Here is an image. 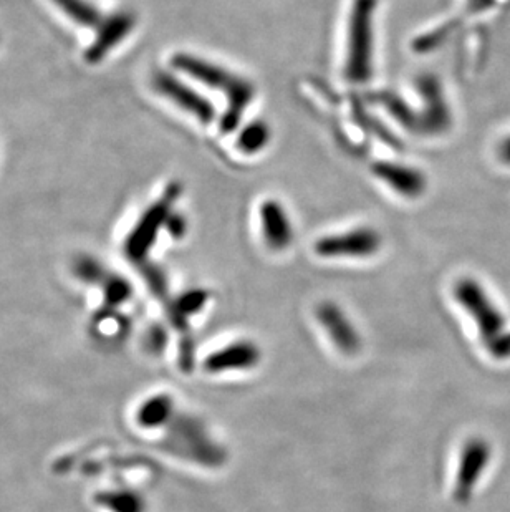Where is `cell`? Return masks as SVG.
<instances>
[{
	"mask_svg": "<svg viewBox=\"0 0 510 512\" xmlns=\"http://www.w3.org/2000/svg\"><path fill=\"white\" fill-rule=\"evenodd\" d=\"M133 295V287L130 282L120 276L106 277L105 279V302L110 307L125 304Z\"/></svg>",
	"mask_w": 510,
	"mask_h": 512,
	"instance_id": "18",
	"label": "cell"
},
{
	"mask_svg": "<svg viewBox=\"0 0 510 512\" xmlns=\"http://www.w3.org/2000/svg\"><path fill=\"white\" fill-rule=\"evenodd\" d=\"M262 358L259 345L252 340H236L226 347L219 348L216 352L209 353L204 360V368L207 373L219 375V373L242 372L257 367Z\"/></svg>",
	"mask_w": 510,
	"mask_h": 512,
	"instance_id": "13",
	"label": "cell"
},
{
	"mask_svg": "<svg viewBox=\"0 0 510 512\" xmlns=\"http://www.w3.org/2000/svg\"><path fill=\"white\" fill-rule=\"evenodd\" d=\"M497 0H466V7L471 14H486L496 7Z\"/></svg>",
	"mask_w": 510,
	"mask_h": 512,
	"instance_id": "22",
	"label": "cell"
},
{
	"mask_svg": "<svg viewBox=\"0 0 510 512\" xmlns=\"http://www.w3.org/2000/svg\"><path fill=\"white\" fill-rule=\"evenodd\" d=\"M151 82L161 97L166 98L184 113L193 116L201 125H211L216 121L217 110L214 103L196 88L191 87L188 82H184L176 73L158 70L154 72Z\"/></svg>",
	"mask_w": 510,
	"mask_h": 512,
	"instance_id": "7",
	"label": "cell"
},
{
	"mask_svg": "<svg viewBox=\"0 0 510 512\" xmlns=\"http://www.w3.org/2000/svg\"><path fill=\"white\" fill-rule=\"evenodd\" d=\"M272 141V130L264 120L249 121L239 128L236 136V148L242 155H260Z\"/></svg>",
	"mask_w": 510,
	"mask_h": 512,
	"instance_id": "15",
	"label": "cell"
},
{
	"mask_svg": "<svg viewBox=\"0 0 510 512\" xmlns=\"http://www.w3.org/2000/svg\"><path fill=\"white\" fill-rule=\"evenodd\" d=\"M371 174L405 199H419L428 191V176L416 166L398 161H376L371 165Z\"/></svg>",
	"mask_w": 510,
	"mask_h": 512,
	"instance_id": "9",
	"label": "cell"
},
{
	"mask_svg": "<svg viewBox=\"0 0 510 512\" xmlns=\"http://www.w3.org/2000/svg\"><path fill=\"white\" fill-rule=\"evenodd\" d=\"M136 27V15L131 10H116L98 25L97 37L85 52L88 63L102 62Z\"/></svg>",
	"mask_w": 510,
	"mask_h": 512,
	"instance_id": "12",
	"label": "cell"
},
{
	"mask_svg": "<svg viewBox=\"0 0 510 512\" xmlns=\"http://www.w3.org/2000/svg\"><path fill=\"white\" fill-rule=\"evenodd\" d=\"M183 194V184L169 183L150 208L146 209L125 242V254L130 261L143 264L150 254L151 247L158 241L159 232L166 228V221L173 213L174 204Z\"/></svg>",
	"mask_w": 510,
	"mask_h": 512,
	"instance_id": "5",
	"label": "cell"
},
{
	"mask_svg": "<svg viewBox=\"0 0 510 512\" xmlns=\"http://www.w3.org/2000/svg\"><path fill=\"white\" fill-rule=\"evenodd\" d=\"M141 272L154 295H158L159 299H166L168 297V282H166L164 272L158 266H154L153 262L146 261L141 264Z\"/></svg>",
	"mask_w": 510,
	"mask_h": 512,
	"instance_id": "20",
	"label": "cell"
},
{
	"mask_svg": "<svg viewBox=\"0 0 510 512\" xmlns=\"http://www.w3.org/2000/svg\"><path fill=\"white\" fill-rule=\"evenodd\" d=\"M491 461V446L486 440L472 438L462 448L459 458L458 474L454 483V499L458 503H466L471 499L476 484L486 471Z\"/></svg>",
	"mask_w": 510,
	"mask_h": 512,
	"instance_id": "8",
	"label": "cell"
},
{
	"mask_svg": "<svg viewBox=\"0 0 510 512\" xmlns=\"http://www.w3.org/2000/svg\"><path fill=\"white\" fill-rule=\"evenodd\" d=\"M176 72L204 87L216 90L226 100V110L219 118V130L224 135L239 130L241 121L257 95L254 82L221 63L212 62L199 55L178 52L171 57Z\"/></svg>",
	"mask_w": 510,
	"mask_h": 512,
	"instance_id": "2",
	"label": "cell"
},
{
	"mask_svg": "<svg viewBox=\"0 0 510 512\" xmlns=\"http://www.w3.org/2000/svg\"><path fill=\"white\" fill-rule=\"evenodd\" d=\"M75 276L87 284H98L106 279L105 269L100 262L90 256H80L73 266Z\"/></svg>",
	"mask_w": 510,
	"mask_h": 512,
	"instance_id": "19",
	"label": "cell"
},
{
	"mask_svg": "<svg viewBox=\"0 0 510 512\" xmlns=\"http://www.w3.org/2000/svg\"><path fill=\"white\" fill-rule=\"evenodd\" d=\"M166 232H168L169 236L173 237L174 241H179V239H183L184 234L188 232V221L184 218L181 213H171L168 221H166Z\"/></svg>",
	"mask_w": 510,
	"mask_h": 512,
	"instance_id": "21",
	"label": "cell"
},
{
	"mask_svg": "<svg viewBox=\"0 0 510 512\" xmlns=\"http://www.w3.org/2000/svg\"><path fill=\"white\" fill-rule=\"evenodd\" d=\"M174 415L173 398L169 395H154L140 406L138 410V425L146 430H158L168 425Z\"/></svg>",
	"mask_w": 510,
	"mask_h": 512,
	"instance_id": "14",
	"label": "cell"
},
{
	"mask_svg": "<svg viewBox=\"0 0 510 512\" xmlns=\"http://www.w3.org/2000/svg\"><path fill=\"white\" fill-rule=\"evenodd\" d=\"M383 237L370 226L333 232L318 239L313 251L322 259H370L381 251Z\"/></svg>",
	"mask_w": 510,
	"mask_h": 512,
	"instance_id": "6",
	"label": "cell"
},
{
	"mask_svg": "<svg viewBox=\"0 0 510 512\" xmlns=\"http://www.w3.org/2000/svg\"><path fill=\"white\" fill-rule=\"evenodd\" d=\"M380 0H352L347 24L343 77L352 85H366L375 73V19Z\"/></svg>",
	"mask_w": 510,
	"mask_h": 512,
	"instance_id": "4",
	"label": "cell"
},
{
	"mask_svg": "<svg viewBox=\"0 0 510 512\" xmlns=\"http://www.w3.org/2000/svg\"><path fill=\"white\" fill-rule=\"evenodd\" d=\"M453 295L459 307L474 320L487 352L497 360L510 358V330L506 317L486 289L476 279L464 277L454 285Z\"/></svg>",
	"mask_w": 510,
	"mask_h": 512,
	"instance_id": "3",
	"label": "cell"
},
{
	"mask_svg": "<svg viewBox=\"0 0 510 512\" xmlns=\"http://www.w3.org/2000/svg\"><path fill=\"white\" fill-rule=\"evenodd\" d=\"M259 229L262 241L269 251L284 252L294 244V223L279 199L269 198L260 203Z\"/></svg>",
	"mask_w": 510,
	"mask_h": 512,
	"instance_id": "10",
	"label": "cell"
},
{
	"mask_svg": "<svg viewBox=\"0 0 510 512\" xmlns=\"http://www.w3.org/2000/svg\"><path fill=\"white\" fill-rule=\"evenodd\" d=\"M62 10L63 14L70 17L73 22H77L82 27H98L102 24V14L100 10L88 2V0H50Z\"/></svg>",
	"mask_w": 510,
	"mask_h": 512,
	"instance_id": "17",
	"label": "cell"
},
{
	"mask_svg": "<svg viewBox=\"0 0 510 512\" xmlns=\"http://www.w3.org/2000/svg\"><path fill=\"white\" fill-rule=\"evenodd\" d=\"M315 317L322 329L327 332L328 339L343 355H355L360 352L361 337L352 319L345 310L332 300L320 302L315 309Z\"/></svg>",
	"mask_w": 510,
	"mask_h": 512,
	"instance_id": "11",
	"label": "cell"
},
{
	"mask_svg": "<svg viewBox=\"0 0 510 512\" xmlns=\"http://www.w3.org/2000/svg\"><path fill=\"white\" fill-rule=\"evenodd\" d=\"M207 300H209V292L204 289L188 290V292L179 295L176 302L171 305V319H173L174 324L179 325V327L184 325L189 317H193L206 307Z\"/></svg>",
	"mask_w": 510,
	"mask_h": 512,
	"instance_id": "16",
	"label": "cell"
},
{
	"mask_svg": "<svg viewBox=\"0 0 510 512\" xmlns=\"http://www.w3.org/2000/svg\"><path fill=\"white\" fill-rule=\"evenodd\" d=\"M418 88L421 107L413 108L398 93L381 90L371 95V100L378 103L403 130L411 135L434 138L443 136L453 128V110L449 107L448 97L443 83L433 73H421L414 80Z\"/></svg>",
	"mask_w": 510,
	"mask_h": 512,
	"instance_id": "1",
	"label": "cell"
},
{
	"mask_svg": "<svg viewBox=\"0 0 510 512\" xmlns=\"http://www.w3.org/2000/svg\"><path fill=\"white\" fill-rule=\"evenodd\" d=\"M497 156H499L501 163L510 166V135L502 138L501 143L497 146Z\"/></svg>",
	"mask_w": 510,
	"mask_h": 512,
	"instance_id": "23",
	"label": "cell"
}]
</instances>
